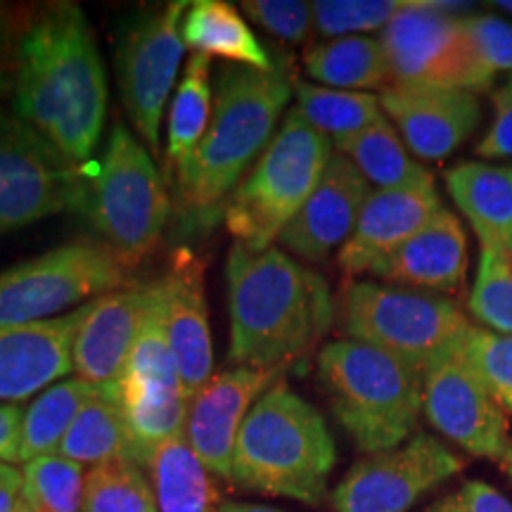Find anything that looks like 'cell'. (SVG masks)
<instances>
[{
	"mask_svg": "<svg viewBox=\"0 0 512 512\" xmlns=\"http://www.w3.org/2000/svg\"><path fill=\"white\" fill-rule=\"evenodd\" d=\"M15 114L69 162L86 166L107 117V74L91 22L53 3L24 24L15 46Z\"/></svg>",
	"mask_w": 512,
	"mask_h": 512,
	"instance_id": "6da1fadb",
	"label": "cell"
},
{
	"mask_svg": "<svg viewBox=\"0 0 512 512\" xmlns=\"http://www.w3.org/2000/svg\"><path fill=\"white\" fill-rule=\"evenodd\" d=\"M226 280L230 361L268 373L306 366L335 318L328 283L278 247L242 242L228 252Z\"/></svg>",
	"mask_w": 512,
	"mask_h": 512,
	"instance_id": "7a4b0ae2",
	"label": "cell"
},
{
	"mask_svg": "<svg viewBox=\"0 0 512 512\" xmlns=\"http://www.w3.org/2000/svg\"><path fill=\"white\" fill-rule=\"evenodd\" d=\"M292 88L280 69L259 72L242 64L221 69L192 181L178 200L200 226L216 223L249 166L271 143Z\"/></svg>",
	"mask_w": 512,
	"mask_h": 512,
	"instance_id": "3957f363",
	"label": "cell"
},
{
	"mask_svg": "<svg viewBox=\"0 0 512 512\" xmlns=\"http://www.w3.org/2000/svg\"><path fill=\"white\" fill-rule=\"evenodd\" d=\"M335 463V439L323 415L283 380H275L242 422L233 484L261 496L318 505L328 494Z\"/></svg>",
	"mask_w": 512,
	"mask_h": 512,
	"instance_id": "277c9868",
	"label": "cell"
},
{
	"mask_svg": "<svg viewBox=\"0 0 512 512\" xmlns=\"http://www.w3.org/2000/svg\"><path fill=\"white\" fill-rule=\"evenodd\" d=\"M318 380L339 425L363 453L411 439L422 411V373L354 339L320 349Z\"/></svg>",
	"mask_w": 512,
	"mask_h": 512,
	"instance_id": "5b68a950",
	"label": "cell"
},
{
	"mask_svg": "<svg viewBox=\"0 0 512 512\" xmlns=\"http://www.w3.org/2000/svg\"><path fill=\"white\" fill-rule=\"evenodd\" d=\"M169 195L155 159L124 124H114L98 162L83 166L76 211L124 264L138 266L162 242Z\"/></svg>",
	"mask_w": 512,
	"mask_h": 512,
	"instance_id": "8992f818",
	"label": "cell"
},
{
	"mask_svg": "<svg viewBox=\"0 0 512 512\" xmlns=\"http://www.w3.org/2000/svg\"><path fill=\"white\" fill-rule=\"evenodd\" d=\"M330 157L332 140L292 110L226 202L230 235L254 252L271 249L316 190Z\"/></svg>",
	"mask_w": 512,
	"mask_h": 512,
	"instance_id": "52a82bcc",
	"label": "cell"
},
{
	"mask_svg": "<svg viewBox=\"0 0 512 512\" xmlns=\"http://www.w3.org/2000/svg\"><path fill=\"white\" fill-rule=\"evenodd\" d=\"M342 323L349 339L399 358L422 375L472 325L451 299L368 280L347 285Z\"/></svg>",
	"mask_w": 512,
	"mask_h": 512,
	"instance_id": "ba28073f",
	"label": "cell"
},
{
	"mask_svg": "<svg viewBox=\"0 0 512 512\" xmlns=\"http://www.w3.org/2000/svg\"><path fill=\"white\" fill-rule=\"evenodd\" d=\"M458 3L403 5L387 27L380 43L389 62L392 86H432L458 88L482 93L494 86V72L479 60L467 38Z\"/></svg>",
	"mask_w": 512,
	"mask_h": 512,
	"instance_id": "9c48e42d",
	"label": "cell"
},
{
	"mask_svg": "<svg viewBox=\"0 0 512 512\" xmlns=\"http://www.w3.org/2000/svg\"><path fill=\"white\" fill-rule=\"evenodd\" d=\"M128 266L100 242H69L0 271V328L57 313L126 285ZM64 316V313H62Z\"/></svg>",
	"mask_w": 512,
	"mask_h": 512,
	"instance_id": "30bf717a",
	"label": "cell"
},
{
	"mask_svg": "<svg viewBox=\"0 0 512 512\" xmlns=\"http://www.w3.org/2000/svg\"><path fill=\"white\" fill-rule=\"evenodd\" d=\"M188 3L164 5L159 10L138 12L117 38V79L121 102L131 124L152 152H159L164 107L176 86L185 41L183 19Z\"/></svg>",
	"mask_w": 512,
	"mask_h": 512,
	"instance_id": "8fae6325",
	"label": "cell"
},
{
	"mask_svg": "<svg viewBox=\"0 0 512 512\" xmlns=\"http://www.w3.org/2000/svg\"><path fill=\"white\" fill-rule=\"evenodd\" d=\"M81 190L83 166L17 114L0 110V235L76 211Z\"/></svg>",
	"mask_w": 512,
	"mask_h": 512,
	"instance_id": "7c38bea8",
	"label": "cell"
},
{
	"mask_svg": "<svg viewBox=\"0 0 512 512\" xmlns=\"http://www.w3.org/2000/svg\"><path fill=\"white\" fill-rule=\"evenodd\" d=\"M463 470L451 448L432 434L358 460L332 491L335 512H408L422 496Z\"/></svg>",
	"mask_w": 512,
	"mask_h": 512,
	"instance_id": "4fadbf2b",
	"label": "cell"
},
{
	"mask_svg": "<svg viewBox=\"0 0 512 512\" xmlns=\"http://www.w3.org/2000/svg\"><path fill=\"white\" fill-rule=\"evenodd\" d=\"M422 411L434 430L477 458L503 463L510 448L508 418L458 344L422 375Z\"/></svg>",
	"mask_w": 512,
	"mask_h": 512,
	"instance_id": "5bb4252c",
	"label": "cell"
},
{
	"mask_svg": "<svg viewBox=\"0 0 512 512\" xmlns=\"http://www.w3.org/2000/svg\"><path fill=\"white\" fill-rule=\"evenodd\" d=\"M159 294V280L133 283L88 302L74 339V373L98 389H119L133 344Z\"/></svg>",
	"mask_w": 512,
	"mask_h": 512,
	"instance_id": "9a60e30c",
	"label": "cell"
},
{
	"mask_svg": "<svg viewBox=\"0 0 512 512\" xmlns=\"http://www.w3.org/2000/svg\"><path fill=\"white\" fill-rule=\"evenodd\" d=\"M275 377L278 373L256 368L226 370L211 375L190 401L185 437L211 477L233 482V453L242 422Z\"/></svg>",
	"mask_w": 512,
	"mask_h": 512,
	"instance_id": "2e32d148",
	"label": "cell"
},
{
	"mask_svg": "<svg viewBox=\"0 0 512 512\" xmlns=\"http://www.w3.org/2000/svg\"><path fill=\"white\" fill-rule=\"evenodd\" d=\"M380 105L406 147L425 162L446 159L482 121L477 93L458 88L389 86L380 95Z\"/></svg>",
	"mask_w": 512,
	"mask_h": 512,
	"instance_id": "e0dca14e",
	"label": "cell"
},
{
	"mask_svg": "<svg viewBox=\"0 0 512 512\" xmlns=\"http://www.w3.org/2000/svg\"><path fill=\"white\" fill-rule=\"evenodd\" d=\"M159 280H162L166 337H169L185 399L192 401L211 380V370H214L204 266L190 249H178L164 278Z\"/></svg>",
	"mask_w": 512,
	"mask_h": 512,
	"instance_id": "ac0fdd59",
	"label": "cell"
},
{
	"mask_svg": "<svg viewBox=\"0 0 512 512\" xmlns=\"http://www.w3.org/2000/svg\"><path fill=\"white\" fill-rule=\"evenodd\" d=\"M88 304L64 316L0 328V401L19 403L46 392L74 370V339Z\"/></svg>",
	"mask_w": 512,
	"mask_h": 512,
	"instance_id": "d6986e66",
	"label": "cell"
},
{
	"mask_svg": "<svg viewBox=\"0 0 512 512\" xmlns=\"http://www.w3.org/2000/svg\"><path fill=\"white\" fill-rule=\"evenodd\" d=\"M370 197V183L354 162L339 152L325 166L316 190L283 230L280 242L297 256L309 261L325 259L354 233L358 216Z\"/></svg>",
	"mask_w": 512,
	"mask_h": 512,
	"instance_id": "ffe728a7",
	"label": "cell"
},
{
	"mask_svg": "<svg viewBox=\"0 0 512 512\" xmlns=\"http://www.w3.org/2000/svg\"><path fill=\"white\" fill-rule=\"evenodd\" d=\"M441 209H444V202L434 183L370 192L354 233L339 249V268L347 275L370 273L403 242L425 228Z\"/></svg>",
	"mask_w": 512,
	"mask_h": 512,
	"instance_id": "44dd1931",
	"label": "cell"
},
{
	"mask_svg": "<svg viewBox=\"0 0 512 512\" xmlns=\"http://www.w3.org/2000/svg\"><path fill=\"white\" fill-rule=\"evenodd\" d=\"M375 278L392 287L418 292H453L467 273V235L446 207L411 240L380 261Z\"/></svg>",
	"mask_w": 512,
	"mask_h": 512,
	"instance_id": "7402d4cb",
	"label": "cell"
},
{
	"mask_svg": "<svg viewBox=\"0 0 512 512\" xmlns=\"http://www.w3.org/2000/svg\"><path fill=\"white\" fill-rule=\"evenodd\" d=\"M446 190L482 247H512V166L460 162L446 171Z\"/></svg>",
	"mask_w": 512,
	"mask_h": 512,
	"instance_id": "603a6c76",
	"label": "cell"
},
{
	"mask_svg": "<svg viewBox=\"0 0 512 512\" xmlns=\"http://www.w3.org/2000/svg\"><path fill=\"white\" fill-rule=\"evenodd\" d=\"M214 105V88H211V57L192 53L185 67L183 79L178 81L174 100L169 105V145L166 159L176 171L178 200L185 195L192 181L195 157L207 133Z\"/></svg>",
	"mask_w": 512,
	"mask_h": 512,
	"instance_id": "cb8c5ba5",
	"label": "cell"
},
{
	"mask_svg": "<svg viewBox=\"0 0 512 512\" xmlns=\"http://www.w3.org/2000/svg\"><path fill=\"white\" fill-rule=\"evenodd\" d=\"M183 41L195 53L271 72L273 60L261 41L235 10L223 0H197L188 5L183 19Z\"/></svg>",
	"mask_w": 512,
	"mask_h": 512,
	"instance_id": "d4e9b609",
	"label": "cell"
},
{
	"mask_svg": "<svg viewBox=\"0 0 512 512\" xmlns=\"http://www.w3.org/2000/svg\"><path fill=\"white\" fill-rule=\"evenodd\" d=\"M57 453L79 465H107V463H136L138 456L128 434L124 411H121L119 389H98L74 425L64 434Z\"/></svg>",
	"mask_w": 512,
	"mask_h": 512,
	"instance_id": "484cf974",
	"label": "cell"
},
{
	"mask_svg": "<svg viewBox=\"0 0 512 512\" xmlns=\"http://www.w3.org/2000/svg\"><path fill=\"white\" fill-rule=\"evenodd\" d=\"M147 470L152 475L159 512H214L219 494L209 470L192 451L188 437L176 434L152 453Z\"/></svg>",
	"mask_w": 512,
	"mask_h": 512,
	"instance_id": "4316f807",
	"label": "cell"
},
{
	"mask_svg": "<svg viewBox=\"0 0 512 512\" xmlns=\"http://www.w3.org/2000/svg\"><path fill=\"white\" fill-rule=\"evenodd\" d=\"M304 69L313 81L337 91H370L392 86L389 62L380 38L347 36L316 43L304 53Z\"/></svg>",
	"mask_w": 512,
	"mask_h": 512,
	"instance_id": "83f0119b",
	"label": "cell"
},
{
	"mask_svg": "<svg viewBox=\"0 0 512 512\" xmlns=\"http://www.w3.org/2000/svg\"><path fill=\"white\" fill-rule=\"evenodd\" d=\"M337 147L377 190H401L434 183L430 169L408 155L406 143L396 133L394 124L384 117Z\"/></svg>",
	"mask_w": 512,
	"mask_h": 512,
	"instance_id": "f1b7e54d",
	"label": "cell"
},
{
	"mask_svg": "<svg viewBox=\"0 0 512 512\" xmlns=\"http://www.w3.org/2000/svg\"><path fill=\"white\" fill-rule=\"evenodd\" d=\"M95 392H98V387L81 380V377H72V380L57 382L46 392L38 394L24 413L19 463H29L38 456L57 453L64 434L69 432L76 415L81 413V408Z\"/></svg>",
	"mask_w": 512,
	"mask_h": 512,
	"instance_id": "f546056e",
	"label": "cell"
},
{
	"mask_svg": "<svg viewBox=\"0 0 512 512\" xmlns=\"http://www.w3.org/2000/svg\"><path fill=\"white\" fill-rule=\"evenodd\" d=\"M297 93V107L306 124L330 138L335 145L347 143L366 128L382 119V105L377 95L358 91H337V88L313 86V83L299 81L294 86Z\"/></svg>",
	"mask_w": 512,
	"mask_h": 512,
	"instance_id": "4dcf8cb0",
	"label": "cell"
},
{
	"mask_svg": "<svg viewBox=\"0 0 512 512\" xmlns=\"http://www.w3.org/2000/svg\"><path fill=\"white\" fill-rule=\"evenodd\" d=\"M83 512H159V505L140 465L124 460L88 472Z\"/></svg>",
	"mask_w": 512,
	"mask_h": 512,
	"instance_id": "1f68e13d",
	"label": "cell"
},
{
	"mask_svg": "<svg viewBox=\"0 0 512 512\" xmlns=\"http://www.w3.org/2000/svg\"><path fill=\"white\" fill-rule=\"evenodd\" d=\"M24 498L38 512H83V465L48 453L24 463Z\"/></svg>",
	"mask_w": 512,
	"mask_h": 512,
	"instance_id": "d6a6232c",
	"label": "cell"
},
{
	"mask_svg": "<svg viewBox=\"0 0 512 512\" xmlns=\"http://www.w3.org/2000/svg\"><path fill=\"white\" fill-rule=\"evenodd\" d=\"M467 306L489 330L512 335V247H482Z\"/></svg>",
	"mask_w": 512,
	"mask_h": 512,
	"instance_id": "836d02e7",
	"label": "cell"
},
{
	"mask_svg": "<svg viewBox=\"0 0 512 512\" xmlns=\"http://www.w3.org/2000/svg\"><path fill=\"white\" fill-rule=\"evenodd\" d=\"M458 351L482 377L503 411L512 413V335L470 325L460 337Z\"/></svg>",
	"mask_w": 512,
	"mask_h": 512,
	"instance_id": "e575fe53",
	"label": "cell"
},
{
	"mask_svg": "<svg viewBox=\"0 0 512 512\" xmlns=\"http://www.w3.org/2000/svg\"><path fill=\"white\" fill-rule=\"evenodd\" d=\"M401 0H318L311 3L313 27L325 38H347L387 27L403 10Z\"/></svg>",
	"mask_w": 512,
	"mask_h": 512,
	"instance_id": "d590c367",
	"label": "cell"
},
{
	"mask_svg": "<svg viewBox=\"0 0 512 512\" xmlns=\"http://www.w3.org/2000/svg\"><path fill=\"white\" fill-rule=\"evenodd\" d=\"M242 10L261 29L287 43L306 41L313 29L311 3L302 0H247L242 3Z\"/></svg>",
	"mask_w": 512,
	"mask_h": 512,
	"instance_id": "8d00e7d4",
	"label": "cell"
},
{
	"mask_svg": "<svg viewBox=\"0 0 512 512\" xmlns=\"http://www.w3.org/2000/svg\"><path fill=\"white\" fill-rule=\"evenodd\" d=\"M467 38L489 72H512V24L494 12L463 15Z\"/></svg>",
	"mask_w": 512,
	"mask_h": 512,
	"instance_id": "74e56055",
	"label": "cell"
},
{
	"mask_svg": "<svg viewBox=\"0 0 512 512\" xmlns=\"http://www.w3.org/2000/svg\"><path fill=\"white\" fill-rule=\"evenodd\" d=\"M477 155L484 159H512V74L494 93V121L479 140Z\"/></svg>",
	"mask_w": 512,
	"mask_h": 512,
	"instance_id": "f35d334b",
	"label": "cell"
},
{
	"mask_svg": "<svg viewBox=\"0 0 512 512\" xmlns=\"http://www.w3.org/2000/svg\"><path fill=\"white\" fill-rule=\"evenodd\" d=\"M453 501H456V512H512L508 498L479 479L465 482Z\"/></svg>",
	"mask_w": 512,
	"mask_h": 512,
	"instance_id": "ab89813d",
	"label": "cell"
},
{
	"mask_svg": "<svg viewBox=\"0 0 512 512\" xmlns=\"http://www.w3.org/2000/svg\"><path fill=\"white\" fill-rule=\"evenodd\" d=\"M24 413L22 403H0V463H19Z\"/></svg>",
	"mask_w": 512,
	"mask_h": 512,
	"instance_id": "60d3db41",
	"label": "cell"
},
{
	"mask_svg": "<svg viewBox=\"0 0 512 512\" xmlns=\"http://www.w3.org/2000/svg\"><path fill=\"white\" fill-rule=\"evenodd\" d=\"M24 496V475L15 465L0 463V512H15Z\"/></svg>",
	"mask_w": 512,
	"mask_h": 512,
	"instance_id": "b9f144b4",
	"label": "cell"
},
{
	"mask_svg": "<svg viewBox=\"0 0 512 512\" xmlns=\"http://www.w3.org/2000/svg\"><path fill=\"white\" fill-rule=\"evenodd\" d=\"M216 512H283V510H275L268 508V505H254V503H235V501H226L219 505Z\"/></svg>",
	"mask_w": 512,
	"mask_h": 512,
	"instance_id": "7bdbcfd3",
	"label": "cell"
},
{
	"mask_svg": "<svg viewBox=\"0 0 512 512\" xmlns=\"http://www.w3.org/2000/svg\"><path fill=\"white\" fill-rule=\"evenodd\" d=\"M10 36H12V17H10L8 8H5V5L0 3V53H3V50L8 48Z\"/></svg>",
	"mask_w": 512,
	"mask_h": 512,
	"instance_id": "ee69618b",
	"label": "cell"
},
{
	"mask_svg": "<svg viewBox=\"0 0 512 512\" xmlns=\"http://www.w3.org/2000/svg\"><path fill=\"white\" fill-rule=\"evenodd\" d=\"M10 91H15V81H12L10 76L0 69V100H3Z\"/></svg>",
	"mask_w": 512,
	"mask_h": 512,
	"instance_id": "f6af8a7d",
	"label": "cell"
},
{
	"mask_svg": "<svg viewBox=\"0 0 512 512\" xmlns=\"http://www.w3.org/2000/svg\"><path fill=\"white\" fill-rule=\"evenodd\" d=\"M425 512H456V501H453V496H448V498H444V501L432 505V508Z\"/></svg>",
	"mask_w": 512,
	"mask_h": 512,
	"instance_id": "bcb514c9",
	"label": "cell"
},
{
	"mask_svg": "<svg viewBox=\"0 0 512 512\" xmlns=\"http://www.w3.org/2000/svg\"><path fill=\"white\" fill-rule=\"evenodd\" d=\"M503 470L508 472V477L512 479V441H510V448H508V453H505V458H503Z\"/></svg>",
	"mask_w": 512,
	"mask_h": 512,
	"instance_id": "7dc6e473",
	"label": "cell"
},
{
	"mask_svg": "<svg viewBox=\"0 0 512 512\" xmlns=\"http://www.w3.org/2000/svg\"><path fill=\"white\" fill-rule=\"evenodd\" d=\"M15 512H38V510L34 508V505H31V503L27 501V498L22 496V501H19V505H17V510H15Z\"/></svg>",
	"mask_w": 512,
	"mask_h": 512,
	"instance_id": "c3c4849f",
	"label": "cell"
},
{
	"mask_svg": "<svg viewBox=\"0 0 512 512\" xmlns=\"http://www.w3.org/2000/svg\"><path fill=\"white\" fill-rule=\"evenodd\" d=\"M494 8L508 12V15L512 17V0H498V3H494Z\"/></svg>",
	"mask_w": 512,
	"mask_h": 512,
	"instance_id": "681fc988",
	"label": "cell"
}]
</instances>
